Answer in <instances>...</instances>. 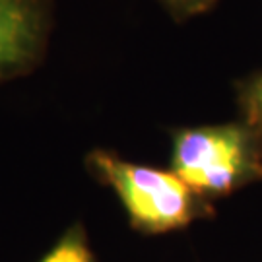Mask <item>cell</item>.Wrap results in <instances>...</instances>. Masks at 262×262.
I'll use <instances>...</instances> for the list:
<instances>
[{
    "label": "cell",
    "mask_w": 262,
    "mask_h": 262,
    "mask_svg": "<svg viewBox=\"0 0 262 262\" xmlns=\"http://www.w3.org/2000/svg\"><path fill=\"white\" fill-rule=\"evenodd\" d=\"M88 165L113 188L130 225L144 235L179 231L215 214L214 202L198 196L171 169L132 163L107 150L92 151Z\"/></svg>",
    "instance_id": "2"
},
{
    "label": "cell",
    "mask_w": 262,
    "mask_h": 262,
    "mask_svg": "<svg viewBox=\"0 0 262 262\" xmlns=\"http://www.w3.org/2000/svg\"><path fill=\"white\" fill-rule=\"evenodd\" d=\"M45 0H0V82L28 72L45 41Z\"/></svg>",
    "instance_id": "3"
},
{
    "label": "cell",
    "mask_w": 262,
    "mask_h": 262,
    "mask_svg": "<svg viewBox=\"0 0 262 262\" xmlns=\"http://www.w3.org/2000/svg\"><path fill=\"white\" fill-rule=\"evenodd\" d=\"M235 101L239 119L262 134V70H254L235 84Z\"/></svg>",
    "instance_id": "4"
},
{
    "label": "cell",
    "mask_w": 262,
    "mask_h": 262,
    "mask_svg": "<svg viewBox=\"0 0 262 262\" xmlns=\"http://www.w3.org/2000/svg\"><path fill=\"white\" fill-rule=\"evenodd\" d=\"M39 262H97L82 225H72Z\"/></svg>",
    "instance_id": "5"
},
{
    "label": "cell",
    "mask_w": 262,
    "mask_h": 262,
    "mask_svg": "<svg viewBox=\"0 0 262 262\" xmlns=\"http://www.w3.org/2000/svg\"><path fill=\"white\" fill-rule=\"evenodd\" d=\"M169 169L215 202L262 181V134L243 119L175 128Z\"/></svg>",
    "instance_id": "1"
},
{
    "label": "cell",
    "mask_w": 262,
    "mask_h": 262,
    "mask_svg": "<svg viewBox=\"0 0 262 262\" xmlns=\"http://www.w3.org/2000/svg\"><path fill=\"white\" fill-rule=\"evenodd\" d=\"M163 8L175 19H190L200 14H206L220 0H159Z\"/></svg>",
    "instance_id": "6"
}]
</instances>
